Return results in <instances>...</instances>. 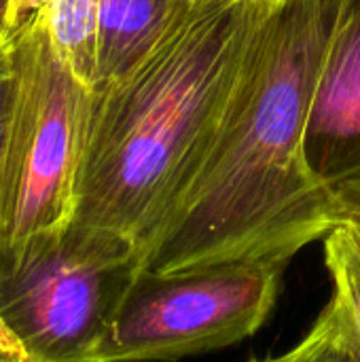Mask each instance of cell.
<instances>
[{
    "label": "cell",
    "mask_w": 360,
    "mask_h": 362,
    "mask_svg": "<svg viewBox=\"0 0 360 362\" xmlns=\"http://www.w3.org/2000/svg\"><path fill=\"white\" fill-rule=\"evenodd\" d=\"M346 0H276L221 123L142 250V267L289 263L337 225L335 195L306 153L314 95Z\"/></svg>",
    "instance_id": "6da1fadb"
},
{
    "label": "cell",
    "mask_w": 360,
    "mask_h": 362,
    "mask_svg": "<svg viewBox=\"0 0 360 362\" xmlns=\"http://www.w3.org/2000/svg\"><path fill=\"white\" fill-rule=\"evenodd\" d=\"M185 2L187 0H100L95 87L112 81L136 64Z\"/></svg>",
    "instance_id": "52a82bcc"
},
{
    "label": "cell",
    "mask_w": 360,
    "mask_h": 362,
    "mask_svg": "<svg viewBox=\"0 0 360 362\" xmlns=\"http://www.w3.org/2000/svg\"><path fill=\"white\" fill-rule=\"evenodd\" d=\"M28 6H32V0H0V42H4L11 36L17 17Z\"/></svg>",
    "instance_id": "4fadbf2b"
},
{
    "label": "cell",
    "mask_w": 360,
    "mask_h": 362,
    "mask_svg": "<svg viewBox=\"0 0 360 362\" xmlns=\"http://www.w3.org/2000/svg\"><path fill=\"white\" fill-rule=\"evenodd\" d=\"M250 362H360V335L348 305L333 293L310 333L289 352Z\"/></svg>",
    "instance_id": "9c48e42d"
},
{
    "label": "cell",
    "mask_w": 360,
    "mask_h": 362,
    "mask_svg": "<svg viewBox=\"0 0 360 362\" xmlns=\"http://www.w3.org/2000/svg\"><path fill=\"white\" fill-rule=\"evenodd\" d=\"M337 223H346L360 244V204H346L337 210Z\"/></svg>",
    "instance_id": "5bb4252c"
},
{
    "label": "cell",
    "mask_w": 360,
    "mask_h": 362,
    "mask_svg": "<svg viewBox=\"0 0 360 362\" xmlns=\"http://www.w3.org/2000/svg\"><path fill=\"white\" fill-rule=\"evenodd\" d=\"M0 362H34L0 316Z\"/></svg>",
    "instance_id": "7c38bea8"
},
{
    "label": "cell",
    "mask_w": 360,
    "mask_h": 362,
    "mask_svg": "<svg viewBox=\"0 0 360 362\" xmlns=\"http://www.w3.org/2000/svg\"><path fill=\"white\" fill-rule=\"evenodd\" d=\"M325 261L333 293L348 305L360 335V244L346 223H337L325 238Z\"/></svg>",
    "instance_id": "30bf717a"
},
{
    "label": "cell",
    "mask_w": 360,
    "mask_h": 362,
    "mask_svg": "<svg viewBox=\"0 0 360 362\" xmlns=\"http://www.w3.org/2000/svg\"><path fill=\"white\" fill-rule=\"evenodd\" d=\"M15 89L0 163V259L66 227L85 148L91 89L57 51L45 0L11 32Z\"/></svg>",
    "instance_id": "3957f363"
},
{
    "label": "cell",
    "mask_w": 360,
    "mask_h": 362,
    "mask_svg": "<svg viewBox=\"0 0 360 362\" xmlns=\"http://www.w3.org/2000/svg\"><path fill=\"white\" fill-rule=\"evenodd\" d=\"M140 269L136 244L70 221L0 259V316L34 362H98Z\"/></svg>",
    "instance_id": "277c9868"
},
{
    "label": "cell",
    "mask_w": 360,
    "mask_h": 362,
    "mask_svg": "<svg viewBox=\"0 0 360 362\" xmlns=\"http://www.w3.org/2000/svg\"><path fill=\"white\" fill-rule=\"evenodd\" d=\"M13 89H15V62H13V40L8 36L4 42H0V163H2L6 123L13 102Z\"/></svg>",
    "instance_id": "8fae6325"
},
{
    "label": "cell",
    "mask_w": 360,
    "mask_h": 362,
    "mask_svg": "<svg viewBox=\"0 0 360 362\" xmlns=\"http://www.w3.org/2000/svg\"><path fill=\"white\" fill-rule=\"evenodd\" d=\"M306 153L337 210L360 204V0H346L314 95Z\"/></svg>",
    "instance_id": "8992f818"
},
{
    "label": "cell",
    "mask_w": 360,
    "mask_h": 362,
    "mask_svg": "<svg viewBox=\"0 0 360 362\" xmlns=\"http://www.w3.org/2000/svg\"><path fill=\"white\" fill-rule=\"evenodd\" d=\"M51 38L70 70L89 87L98 81L100 0H45Z\"/></svg>",
    "instance_id": "ba28073f"
},
{
    "label": "cell",
    "mask_w": 360,
    "mask_h": 362,
    "mask_svg": "<svg viewBox=\"0 0 360 362\" xmlns=\"http://www.w3.org/2000/svg\"><path fill=\"white\" fill-rule=\"evenodd\" d=\"M289 263L233 261L180 272L142 267L98 362H172L255 335L276 305Z\"/></svg>",
    "instance_id": "5b68a950"
},
{
    "label": "cell",
    "mask_w": 360,
    "mask_h": 362,
    "mask_svg": "<svg viewBox=\"0 0 360 362\" xmlns=\"http://www.w3.org/2000/svg\"><path fill=\"white\" fill-rule=\"evenodd\" d=\"M276 0H187L153 47L91 89L72 223L140 257L204 157Z\"/></svg>",
    "instance_id": "7a4b0ae2"
}]
</instances>
